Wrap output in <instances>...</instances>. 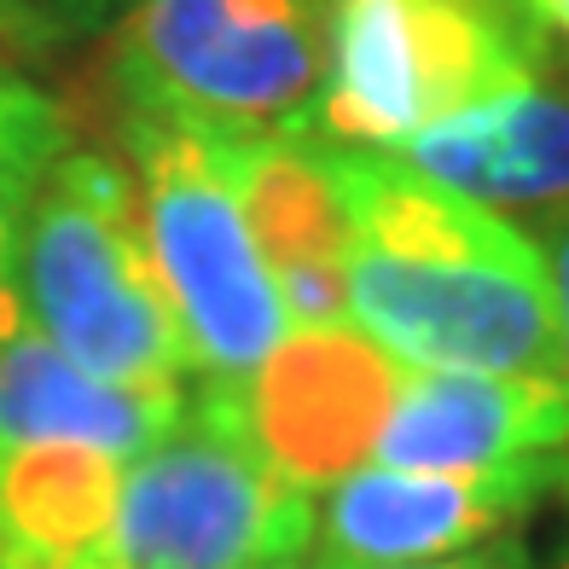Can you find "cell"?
Here are the masks:
<instances>
[{
	"mask_svg": "<svg viewBox=\"0 0 569 569\" xmlns=\"http://www.w3.org/2000/svg\"><path fill=\"white\" fill-rule=\"evenodd\" d=\"M383 158L506 221L547 227L569 216V82L547 70L535 88L430 122Z\"/></svg>",
	"mask_w": 569,
	"mask_h": 569,
	"instance_id": "8fae6325",
	"label": "cell"
},
{
	"mask_svg": "<svg viewBox=\"0 0 569 569\" xmlns=\"http://www.w3.org/2000/svg\"><path fill=\"white\" fill-rule=\"evenodd\" d=\"M7 297L59 355L128 390H187L192 349L151 268L134 174L64 151L18 227Z\"/></svg>",
	"mask_w": 569,
	"mask_h": 569,
	"instance_id": "7a4b0ae2",
	"label": "cell"
},
{
	"mask_svg": "<svg viewBox=\"0 0 569 569\" xmlns=\"http://www.w3.org/2000/svg\"><path fill=\"white\" fill-rule=\"evenodd\" d=\"M535 244L547 256V279H552V302H558V360H563V390H569V216L535 227ZM558 488L569 500V442L558 453Z\"/></svg>",
	"mask_w": 569,
	"mask_h": 569,
	"instance_id": "9a60e30c",
	"label": "cell"
},
{
	"mask_svg": "<svg viewBox=\"0 0 569 569\" xmlns=\"http://www.w3.org/2000/svg\"><path fill=\"white\" fill-rule=\"evenodd\" d=\"M349 203V326L412 372L563 378L535 232L383 151L331 146Z\"/></svg>",
	"mask_w": 569,
	"mask_h": 569,
	"instance_id": "6da1fadb",
	"label": "cell"
},
{
	"mask_svg": "<svg viewBox=\"0 0 569 569\" xmlns=\"http://www.w3.org/2000/svg\"><path fill=\"white\" fill-rule=\"evenodd\" d=\"M315 552V495L256 453L232 390L203 378L180 425L122 471L117 569H268Z\"/></svg>",
	"mask_w": 569,
	"mask_h": 569,
	"instance_id": "8992f818",
	"label": "cell"
},
{
	"mask_svg": "<svg viewBox=\"0 0 569 569\" xmlns=\"http://www.w3.org/2000/svg\"><path fill=\"white\" fill-rule=\"evenodd\" d=\"M331 0H134L111 41L122 117L250 146L308 134Z\"/></svg>",
	"mask_w": 569,
	"mask_h": 569,
	"instance_id": "277c9868",
	"label": "cell"
},
{
	"mask_svg": "<svg viewBox=\"0 0 569 569\" xmlns=\"http://www.w3.org/2000/svg\"><path fill=\"white\" fill-rule=\"evenodd\" d=\"M401 372V360L355 326H297L262 367L227 390L256 453L302 495H326L331 482L372 465Z\"/></svg>",
	"mask_w": 569,
	"mask_h": 569,
	"instance_id": "52a82bcc",
	"label": "cell"
},
{
	"mask_svg": "<svg viewBox=\"0 0 569 569\" xmlns=\"http://www.w3.org/2000/svg\"><path fill=\"white\" fill-rule=\"evenodd\" d=\"M552 569H569V552H563V558H558V563H552Z\"/></svg>",
	"mask_w": 569,
	"mask_h": 569,
	"instance_id": "44dd1931",
	"label": "cell"
},
{
	"mask_svg": "<svg viewBox=\"0 0 569 569\" xmlns=\"http://www.w3.org/2000/svg\"><path fill=\"white\" fill-rule=\"evenodd\" d=\"M540 7H547L552 30H558V36H569V0H540Z\"/></svg>",
	"mask_w": 569,
	"mask_h": 569,
	"instance_id": "ac0fdd59",
	"label": "cell"
},
{
	"mask_svg": "<svg viewBox=\"0 0 569 569\" xmlns=\"http://www.w3.org/2000/svg\"><path fill=\"white\" fill-rule=\"evenodd\" d=\"M47 12H59L64 23H99V18H111V12H128L134 0H41Z\"/></svg>",
	"mask_w": 569,
	"mask_h": 569,
	"instance_id": "e0dca14e",
	"label": "cell"
},
{
	"mask_svg": "<svg viewBox=\"0 0 569 569\" xmlns=\"http://www.w3.org/2000/svg\"><path fill=\"white\" fill-rule=\"evenodd\" d=\"M268 569H320L315 558H284V563H268Z\"/></svg>",
	"mask_w": 569,
	"mask_h": 569,
	"instance_id": "d6986e66",
	"label": "cell"
},
{
	"mask_svg": "<svg viewBox=\"0 0 569 569\" xmlns=\"http://www.w3.org/2000/svg\"><path fill=\"white\" fill-rule=\"evenodd\" d=\"M122 140L134 158L140 232L187 331L192 372L216 383L250 378L291 320L239 210L227 140L163 117H122Z\"/></svg>",
	"mask_w": 569,
	"mask_h": 569,
	"instance_id": "5b68a950",
	"label": "cell"
},
{
	"mask_svg": "<svg viewBox=\"0 0 569 569\" xmlns=\"http://www.w3.org/2000/svg\"><path fill=\"white\" fill-rule=\"evenodd\" d=\"M227 169L291 331L349 326V203L331 146L315 134L250 140L227 146Z\"/></svg>",
	"mask_w": 569,
	"mask_h": 569,
	"instance_id": "30bf717a",
	"label": "cell"
},
{
	"mask_svg": "<svg viewBox=\"0 0 569 569\" xmlns=\"http://www.w3.org/2000/svg\"><path fill=\"white\" fill-rule=\"evenodd\" d=\"M12 18H23V12H18V7H7V0H0V30H7Z\"/></svg>",
	"mask_w": 569,
	"mask_h": 569,
	"instance_id": "ffe728a7",
	"label": "cell"
},
{
	"mask_svg": "<svg viewBox=\"0 0 569 569\" xmlns=\"http://www.w3.org/2000/svg\"><path fill=\"white\" fill-rule=\"evenodd\" d=\"M187 390H128L82 372L0 297V453L70 442L111 459H140L180 425Z\"/></svg>",
	"mask_w": 569,
	"mask_h": 569,
	"instance_id": "7c38bea8",
	"label": "cell"
},
{
	"mask_svg": "<svg viewBox=\"0 0 569 569\" xmlns=\"http://www.w3.org/2000/svg\"><path fill=\"white\" fill-rule=\"evenodd\" d=\"M401 569H535L523 540L506 535V540H488V547H471L459 558H436V563H401Z\"/></svg>",
	"mask_w": 569,
	"mask_h": 569,
	"instance_id": "2e32d148",
	"label": "cell"
},
{
	"mask_svg": "<svg viewBox=\"0 0 569 569\" xmlns=\"http://www.w3.org/2000/svg\"><path fill=\"white\" fill-rule=\"evenodd\" d=\"M569 442L563 378L401 372L372 465L396 471H547Z\"/></svg>",
	"mask_w": 569,
	"mask_h": 569,
	"instance_id": "9c48e42d",
	"label": "cell"
},
{
	"mask_svg": "<svg viewBox=\"0 0 569 569\" xmlns=\"http://www.w3.org/2000/svg\"><path fill=\"white\" fill-rule=\"evenodd\" d=\"M128 465L99 448L36 442L0 453V569H117Z\"/></svg>",
	"mask_w": 569,
	"mask_h": 569,
	"instance_id": "4fadbf2b",
	"label": "cell"
},
{
	"mask_svg": "<svg viewBox=\"0 0 569 569\" xmlns=\"http://www.w3.org/2000/svg\"><path fill=\"white\" fill-rule=\"evenodd\" d=\"M552 36L540 0H331L308 134L390 151L430 122L535 88L552 70Z\"/></svg>",
	"mask_w": 569,
	"mask_h": 569,
	"instance_id": "3957f363",
	"label": "cell"
},
{
	"mask_svg": "<svg viewBox=\"0 0 569 569\" xmlns=\"http://www.w3.org/2000/svg\"><path fill=\"white\" fill-rule=\"evenodd\" d=\"M558 488L547 471H396L360 465L315 495V563L320 569H401L459 558L517 535L535 500Z\"/></svg>",
	"mask_w": 569,
	"mask_h": 569,
	"instance_id": "ba28073f",
	"label": "cell"
},
{
	"mask_svg": "<svg viewBox=\"0 0 569 569\" xmlns=\"http://www.w3.org/2000/svg\"><path fill=\"white\" fill-rule=\"evenodd\" d=\"M70 151V117L47 88L23 76H0V297H7L18 227L36 187Z\"/></svg>",
	"mask_w": 569,
	"mask_h": 569,
	"instance_id": "5bb4252c",
	"label": "cell"
}]
</instances>
